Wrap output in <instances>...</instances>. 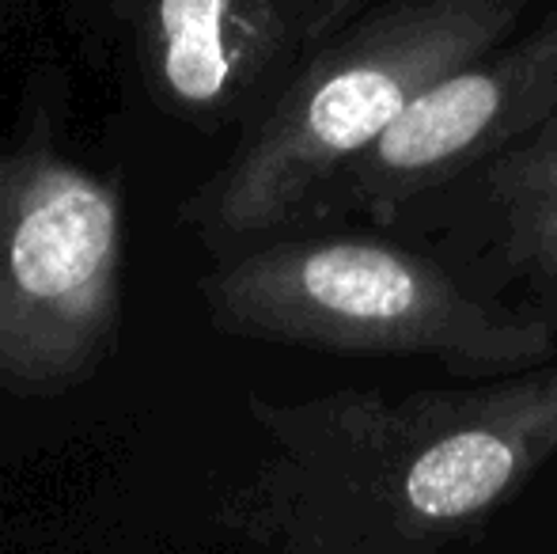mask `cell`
<instances>
[{
    "mask_svg": "<svg viewBox=\"0 0 557 554\" xmlns=\"http://www.w3.org/2000/svg\"><path fill=\"white\" fill-rule=\"evenodd\" d=\"M304 4H311L319 15H323L326 23H337L345 15V8L352 4V0H304Z\"/></svg>",
    "mask_w": 557,
    "mask_h": 554,
    "instance_id": "cell-9",
    "label": "cell"
},
{
    "mask_svg": "<svg viewBox=\"0 0 557 554\" xmlns=\"http://www.w3.org/2000/svg\"><path fill=\"white\" fill-rule=\"evenodd\" d=\"M331 23L304 0H137L140 65L168 111L224 122Z\"/></svg>",
    "mask_w": 557,
    "mask_h": 554,
    "instance_id": "cell-6",
    "label": "cell"
},
{
    "mask_svg": "<svg viewBox=\"0 0 557 554\" xmlns=\"http://www.w3.org/2000/svg\"><path fill=\"white\" fill-rule=\"evenodd\" d=\"M201 300L224 334L334 354L433 357L500 377L554 354L546 323L478 300L421 255L357 236L258 247L201 281Z\"/></svg>",
    "mask_w": 557,
    "mask_h": 554,
    "instance_id": "cell-3",
    "label": "cell"
},
{
    "mask_svg": "<svg viewBox=\"0 0 557 554\" xmlns=\"http://www.w3.org/2000/svg\"><path fill=\"white\" fill-rule=\"evenodd\" d=\"M531 0H391L288 81L194 206L213 239L262 236L364 156L433 84L497 50Z\"/></svg>",
    "mask_w": 557,
    "mask_h": 554,
    "instance_id": "cell-2",
    "label": "cell"
},
{
    "mask_svg": "<svg viewBox=\"0 0 557 554\" xmlns=\"http://www.w3.org/2000/svg\"><path fill=\"white\" fill-rule=\"evenodd\" d=\"M265 448L213 528L258 554H441L557 456V365L413 395L250 399Z\"/></svg>",
    "mask_w": 557,
    "mask_h": 554,
    "instance_id": "cell-1",
    "label": "cell"
},
{
    "mask_svg": "<svg viewBox=\"0 0 557 554\" xmlns=\"http://www.w3.org/2000/svg\"><path fill=\"white\" fill-rule=\"evenodd\" d=\"M485 186L508 232V251L539 274H557V111L490 160Z\"/></svg>",
    "mask_w": 557,
    "mask_h": 554,
    "instance_id": "cell-7",
    "label": "cell"
},
{
    "mask_svg": "<svg viewBox=\"0 0 557 554\" xmlns=\"http://www.w3.org/2000/svg\"><path fill=\"white\" fill-rule=\"evenodd\" d=\"M557 111V12L512 46L482 53L425 91L349 163L345 201L391 221L406 201L497 160Z\"/></svg>",
    "mask_w": 557,
    "mask_h": 554,
    "instance_id": "cell-5",
    "label": "cell"
},
{
    "mask_svg": "<svg viewBox=\"0 0 557 554\" xmlns=\"http://www.w3.org/2000/svg\"><path fill=\"white\" fill-rule=\"evenodd\" d=\"M8 554H163L160 543L148 540H69V543H35V547H12Z\"/></svg>",
    "mask_w": 557,
    "mask_h": 554,
    "instance_id": "cell-8",
    "label": "cell"
},
{
    "mask_svg": "<svg viewBox=\"0 0 557 554\" xmlns=\"http://www.w3.org/2000/svg\"><path fill=\"white\" fill-rule=\"evenodd\" d=\"M0 554H8V543H0Z\"/></svg>",
    "mask_w": 557,
    "mask_h": 554,
    "instance_id": "cell-10",
    "label": "cell"
},
{
    "mask_svg": "<svg viewBox=\"0 0 557 554\" xmlns=\"http://www.w3.org/2000/svg\"><path fill=\"white\" fill-rule=\"evenodd\" d=\"M114 186L53 152H0V392L65 395L117 334Z\"/></svg>",
    "mask_w": 557,
    "mask_h": 554,
    "instance_id": "cell-4",
    "label": "cell"
}]
</instances>
